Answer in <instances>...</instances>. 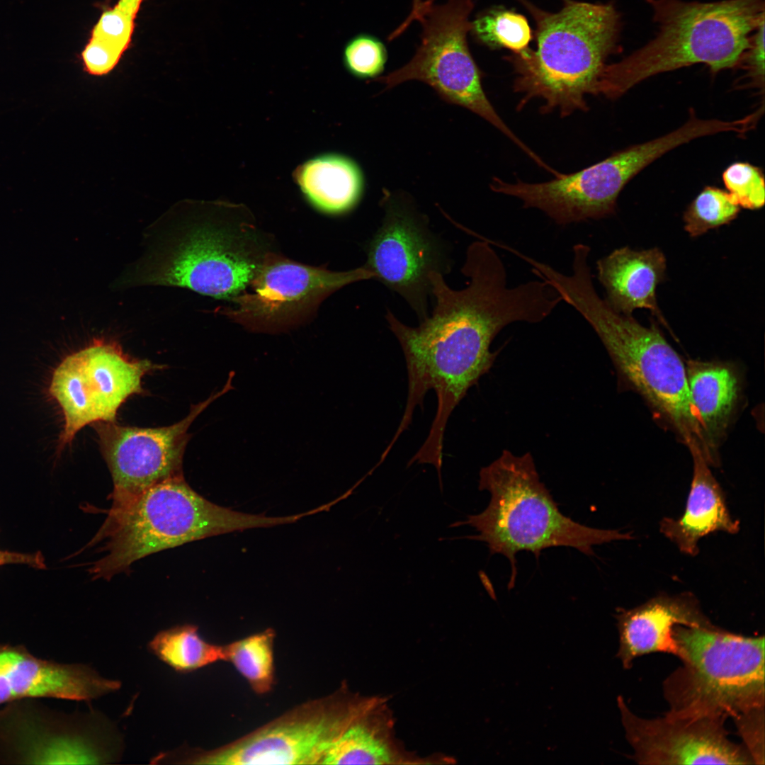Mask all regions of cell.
Returning a JSON list of instances; mask_svg holds the SVG:
<instances>
[{
    "instance_id": "30",
    "label": "cell",
    "mask_w": 765,
    "mask_h": 765,
    "mask_svg": "<svg viewBox=\"0 0 765 765\" xmlns=\"http://www.w3.org/2000/svg\"><path fill=\"white\" fill-rule=\"evenodd\" d=\"M743 747L754 764H764V706L743 712L733 718Z\"/></svg>"
},
{
    "instance_id": "19",
    "label": "cell",
    "mask_w": 765,
    "mask_h": 765,
    "mask_svg": "<svg viewBox=\"0 0 765 765\" xmlns=\"http://www.w3.org/2000/svg\"><path fill=\"white\" fill-rule=\"evenodd\" d=\"M596 269L606 292V300L615 311L631 315L635 309H647L667 325L656 299L657 285L666 270V259L660 249L621 247L598 260Z\"/></svg>"
},
{
    "instance_id": "27",
    "label": "cell",
    "mask_w": 765,
    "mask_h": 765,
    "mask_svg": "<svg viewBox=\"0 0 765 765\" xmlns=\"http://www.w3.org/2000/svg\"><path fill=\"white\" fill-rule=\"evenodd\" d=\"M740 206L727 191L706 186L688 206L684 214L685 230L692 237L735 220Z\"/></svg>"
},
{
    "instance_id": "4",
    "label": "cell",
    "mask_w": 765,
    "mask_h": 765,
    "mask_svg": "<svg viewBox=\"0 0 765 765\" xmlns=\"http://www.w3.org/2000/svg\"><path fill=\"white\" fill-rule=\"evenodd\" d=\"M646 1L657 33L640 49L607 64L599 95L618 98L650 76L695 64H705L714 74L737 67L752 33L764 21V0Z\"/></svg>"
},
{
    "instance_id": "7",
    "label": "cell",
    "mask_w": 765,
    "mask_h": 765,
    "mask_svg": "<svg viewBox=\"0 0 765 765\" xmlns=\"http://www.w3.org/2000/svg\"><path fill=\"white\" fill-rule=\"evenodd\" d=\"M673 638L683 663L663 682L669 712L727 719L764 706V635L679 625Z\"/></svg>"
},
{
    "instance_id": "26",
    "label": "cell",
    "mask_w": 765,
    "mask_h": 765,
    "mask_svg": "<svg viewBox=\"0 0 765 765\" xmlns=\"http://www.w3.org/2000/svg\"><path fill=\"white\" fill-rule=\"evenodd\" d=\"M470 33L480 44L491 49H506L519 53L528 48L533 36L527 18L503 7L480 13L471 21Z\"/></svg>"
},
{
    "instance_id": "28",
    "label": "cell",
    "mask_w": 765,
    "mask_h": 765,
    "mask_svg": "<svg viewBox=\"0 0 765 765\" xmlns=\"http://www.w3.org/2000/svg\"><path fill=\"white\" fill-rule=\"evenodd\" d=\"M346 70L359 79L378 78L387 60V50L383 42L375 35L358 34L345 44L342 52Z\"/></svg>"
},
{
    "instance_id": "11",
    "label": "cell",
    "mask_w": 765,
    "mask_h": 765,
    "mask_svg": "<svg viewBox=\"0 0 765 765\" xmlns=\"http://www.w3.org/2000/svg\"><path fill=\"white\" fill-rule=\"evenodd\" d=\"M120 739L103 715H67L18 701L0 710V759L35 764L118 760Z\"/></svg>"
},
{
    "instance_id": "21",
    "label": "cell",
    "mask_w": 765,
    "mask_h": 765,
    "mask_svg": "<svg viewBox=\"0 0 765 765\" xmlns=\"http://www.w3.org/2000/svg\"><path fill=\"white\" fill-rule=\"evenodd\" d=\"M686 377L691 400L712 454L730 426L740 397L738 375L731 366L689 361Z\"/></svg>"
},
{
    "instance_id": "3",
    "label": "cell",
    "mask_w": 765,
    "mask_h": 765,
    "mask_svg": "<svg viewBox=\"0 0 765 765\" xmlns=\"http://www.w3.org/2000/svg\"><path fill=\"white\" fill-rule=\"evenodd\" d=\"M518 1L535 21L536 49L504 57L516 74L514 91L522 94L517 108L540 98L542 113L587 110L585 97L599 95L607 59L618 52L621 22L615 6L562 0L558 11L548 12Z\"/></svg>"
},
{
    "instance_id": "5",
    "label": "cell",
    "mask_w": 765,
    "mask_h": 765,
    "mask_svg": "<svg viewBox=\"0 0 765 765\" xmlns=\"http://www.w3.org/2000/svg\"><path fill=\"white\" fill-rule=\"evenodd\" d=\"M478 487L491 494L487 507L454 526L475 528L478 534L470 539L484 542L491 555L508 559L509 589L515 585L516 556L520 551L531 552L538 558L543 550L565 546L592 555L595 545L632 538L630 533L589 527L562 514L540 480L530 453L516 455L504 450L497 459L481 468Z\"/></svg>"
},
{
    "instance_id": "25",
    "label": "cell",
    "mask_w": 765,
    "mask_h": 765,
    "mask_svg": "<svg viewBox=\"0 0 765 765\" xmlns=\"http://www.w3.org/2000/svg\"><path fill=\"white\" fill-rule=\"evenodd\" d=\"M275 636L274 630L267 628L225 645V661L233 664L258 694L271 691L274 685Z\"/></svg>"
},
{
    "instance_id": "32",
    "label": "cell",
    "mask_w": 765,
    "mask_h": 765,
    "mask_svg": "<svg viewBox=\"0 0 765 765\" xmlns=\"http://www.w3.org/2000/svg\"><path fill=\"white\" fill-rule=\"evenodd\" d=\"M11 564L26 565L39 570L46 568L43 555L39 551L23 553L0 550V567Z\"/></svg>"
},
{
    "instance_id": "12",
    "label": "cell",
    "mask_w": 765,
    "mask_h": 765,
    "mask_svg": "<svg viewBox=\"0 0 765 765\" xmlns=\"http://www.w3.org/2000/svg\"><path fill=\"white\" fill-rule=\"evenodd\" d=\"M159 367L130 358L119 344L104 339H95L64 358L54 370L48 388L64 416L60 447L70 443L87 425L115 421L125 400L143 392V376Z\"/></svg>"
},
{
    "instance_id": "10",
    "label": "cell",
    "mask_w": 765,
    "mask_h": 765,
    "mask_svg": "<svg viewBox=\"0 0 765 765\" xmlns=\"http://www.w3.org/2000/svg\"><path fill=\"white\" fill-rule=\"evenodd\" d=\"M374 278L365 264L334 271L299 263L273 251L249 288L217 312L250 332H285L311 320L320 304L334 292L351 283Z\"/></svg>"
},
{
    "instance_id": "16",
    "label": "cell",
    "mask_w": 765,
    "mask_h": 765,
    "mask_svg": "<svg viewBox=\"0 0 765 765\" xmlns=\"http://www.w3.org/2000/svg\"><path fill=\"white\" fill-rule=\"evenodd\" d=\"M120 687L87 664L58 663L23 645L0 644V705L36 698L90 701Z\"/></svg>"
},
{
    "instance_id": "9",
    "label": "cell",
    "mask_w": 765,
    "mask_h": 765,
    "mask_svg": "<svg viewBox=\"0 0 765 765\" xmlns=\"http://www.w3.org/2000/svg\"><path fill=\"white\" fill-rule=\"evenodd\" d=\"M363 697L343 686L301 703L232 742L210 750L182 746L168 751L176 764H321Z\"/></svg>"
},
{
    "instance_id": "2",
    "label": "cell",
    "mask_w": 765,
    "mask_h": 765,
    "mask_svg": "<svg viewBox=\"0 0 765 765\" xmlns=\"http://www.w3.org/2000/svg\"><path fill=\"white\" fill-rule=\"evenodd\" d=\"M589 258L586 249H576L572 273L550 267L544 278L594 330L624 381L668 421L689 450L698 449L713 460L681 357L654 324L645 327L631 315L615 311L599 297Z\"/></svg>"
},
{
    "instance_id": "8",
    "label": "cell",
    "mask_w": 765,
    "mask_h": 765,
    "mask_svg": "<svg viewBox=\"0 0 765 765\" xmlns=\"http://www.w3.org/2000/svg\"><path fill=\"white\" fill-rule=\"evenodd\" d=\"M474 0L418 1L407 21L421 26L420 42L412 58L403 67L373 81L392 89L418 80L432 87L445 101L477 114L511 140L528 156L533 152L499 117L484 91L482 74L468 44L469 16Z\"/></svg>"
},
{
    "instance_id": "14",
    "label": "cell",
    "mask_w": 765,
    "mask_h": 765,
    "mask_svg": "<svg viewBox=\"0 0 765 765\" xmlns=\"http://www.w3.org/2000/svg\"><path fill=\"white\" fill-rule=\"evenodd\" d=\"M233 372L222 389L193 405L179 422L160 428H138L115 421L94 424L113 483L112 505L117 510L151 487L181 475L183 456L191 437L188 429L212 402L234 389Z\"/></svg>"
},
{
    "instance_id": "24",
    "label": "cell",
    "mask_w": 765,
    "mask_h": 765,
    "mask_svg": "<svg viewBox=\"0 0 765 765\" xmlns=\"http://www.w3.org/2000/svg\"><path fill=\"white\" fill-rule=\"evenodd\" d=\"M147 648L160 661L181 674L225 661V645L205 640L194 624L178 625L159 631L149 642Z\"/></svg>"
},
{
    "instance_id": "13",
    "label": "cell",
    "mask_w": 765,
    "mask_h": 765,
    "mask_svg": "<svg viewBox=\"0 0 765 765\" xmlns=\"http://www.w3.org/2000/svg\"><path fill=\"white\" fill-rule=\"evenodd\" d=\"M383 198L384 217L366 244L365 265L374 279L400 295L421 321L429 316L431 273H450L452 261L426 216L404 200Z\"/></svg>"
},
{
    "instance_id": "20",
    "label": "cell",
    "mask_w": 765,
    "mask_h": 765,
    "mask_svg": "<svg viewBox=\"0 0 765 765\" xmlns=\"http://www.w3.org/2000/svg\"><path fill=\"white\" fill-rule=\"evenodd\" d=\"M690 452L693 474L684 513L679 519L663 518L660 531L681 552L696 555L702 537L718 531L736 533L740 526L731 517L721 488L702 452L697 449Z\"/></svg>"
},
{
    "instance_id": "15",
    "label": "cell",
    "mask_w": 765,
    "mask_h": 765,
    "mask_svg": "<svg viewBox=\"0 0 765 765\" xmlns=\"http://www.w3.org/2000/svg\"><path fill=\"white\" fill-rule=\"evenodd\" d=\"M617 703L633 750L631 757L640 764H754L743 745L729 739L725 718L668 711L662 717L644 718L633 713L622 696Z\"/></svg>"
},
{
    "instance_id": "22",
    "label": "cell",
    "mask_w": 765,
    "mask_h": 765,
    "mask_svg": "<svg viewBox=\"0 0 765 765\" xmlns=\"http://www.w3.org/2000/svg\"><path fill=\"white\" fill-rule=\"evenodd\" d=\"M294 176L307 201L327 214L352 210L362 196V171L353 160L341 154L313 157L299 166Z\"/></svg>"
},
{
    "instance_id": "1",
    "label": "cell",
    "mask_w": 765,
    "mask_h": 765,
    "mask_svg": "<svg viewBox=\"0 0 765 765\" xmlns=\"http://www.w3.org/2000/svg\"><path fill=\"white\" fill-rule=\"evenodd\" d=\"M271 244L244 205L181 201L147 227L142 254L113 288L174 286L230 300L249 288Z\"/></svg>"
},
{
    "instance_id": "23",
    "label": "cell",
    "mask_w": 765,
    "mask_h": 765,
    "mask_svg": "<svg viewBox=\"0 0 765 765\" xmlns=\"http://www.w3.org/2000/svg\"><path fill=\"white\" fill-rule=\"evenodd\" d=\"M142 1L119 0L103 13L81 55L86 73L103 76L115 68L129 47Z\"/></svg>"
},
{
    "instance_id": "29",
    "label": "cell",
    "mask_w": 765,
    "mask_h": 765,
    "mask_svg": "<svg viewBox=\"0 0 765 765\" xmlns=\"http://www.w3.org/2000/svg\"><path fill=\"white\" fill-rule=\"evenodd\" d=\"M722 181L740 207L756 210L764 205V177L759 167L747 162L732 164L724 171Z\"/></svg>"
},
{
    "instance_id": "6",
    "label": "cell",
    "mask_w": 765,
    "mask_h": 765,
    "mask_svg": "<svg viewBox=\"0 0 765 765\" xmlns=\"http://www.w3.org/2000/svg\"><path fill=\"white\" fill-rule=\"evenodd\" d=\"M295 515L266 516L234 511L194 491L183 475L147 489L124 506L109 510L93 539L104 555L90 568L94 578L110 579L152 553L208 537L297 521Z\"/></svg>"
},
{
    "instance_id": "17",
    "label": "cell",
    "mask_w": 765,
    "mask_h": 765,
    "mask_svg": "<svg viewBox=\"0 0 765 765\" xmlns=\"http://www.w3.org/2000/svg\"><path fill=\"white\" fill-rule=\"evenodd\" d=\"M616 617L619 634L617 657L625 669H630L638 657L650 653L665 652L677 657L673 638L676 625H713L702 612L697 599L687 593L658 596L632 609H621Z\"/></svg>"
},
{
    "instance_id": "31",
    "label": "cell",
    "mask_w": 765,
    "mask_h": 765,
    "mask_svg": "<svg viewBox=\"0 0 765 765\" xmlns=\"http://www.w3.org/2000/svg\"><path fill=\"white\" fill-rule=\"evenodd\" d=\"M737 67L744 72V77L752 86L764 89V21L752 33L747 48L742 53Z\"/></svg>"
},
{
    "instance_id": "18",
    "label": "cell",
    "mask_w": 765,
    "mask_h": 765,
    "mask_svg": "<svg viewBox=\"0 0 765 765\" xmlns=\"http://www.w3.org/2000/svg\"><path fill=\"white\" fill-rule=\"evenodd\" d=\"M416 759L397 742L385 698L364 697L321 764H415Z\"/></svg>"
}]
</instances>
